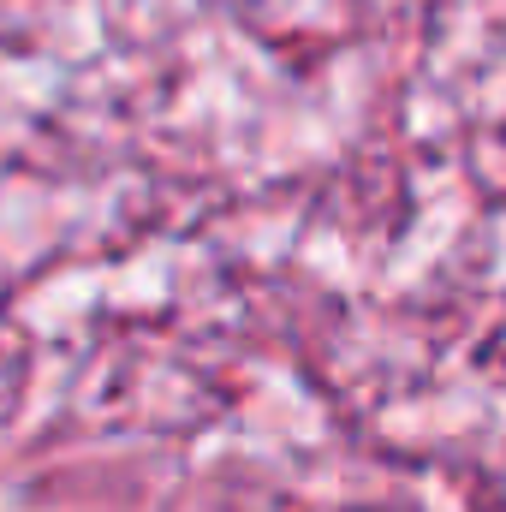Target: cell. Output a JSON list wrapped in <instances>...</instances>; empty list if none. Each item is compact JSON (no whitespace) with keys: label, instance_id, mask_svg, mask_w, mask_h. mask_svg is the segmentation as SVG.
<instances>
[{"label":"cell","instance_id":"obj_1","mask_svg":"<svg viewBox=\"0 0 506 512\" xmlns=\"http://www.w3.org/2000/svg\"><path fill=\"white\" fill-rule=\"evenodd\" d=\"M352 512H381V507H352Z\"/></svg>","mask_w":506,"mask_h":512}]
</instances>
